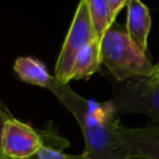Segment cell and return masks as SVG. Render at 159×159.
<instances>
[{
  "label": "cell",
  "mask_w": 159,
  "mask_h": 159,
  "mask_svg": "<svg viewBox=\"0 0 159 159\" xmlns=\"http://www.w3.org/2000/svg\"><path fill=\"white\" fill-rule=\"evenodd\" d=\"M101 63L108 70L113 81L123 82L130 78L150 76L155 65H153L128 36L124 27L116 21L106 31L99 41Z\"/></svg>",
  "instance_id": "2"
},
{
  "label": "cell",
  "mask_w": 159,
  "mask_h": 159,
  "mask_svg": "<svg viewBox=\"0 0 159 159\" xmlns=\"http://www.w3.org/2000/svg\"><path fill=\"white\" fill-rule=\"evenodd\" d=\"M87 5L96 37L98 41H101L106 31L114 22L116 17L108 0H87Z\"/></svg>",
  "instance_id": "10"
},
{
  "label": "cell",
  "mask_w": 159,
  "mask_h": 159,
  "mask_svg": "<svg viewBox=\"0 0 159 159\" xmlns=\"http://www.w3.org/2000/svg\"><path fill=\"white\" fill-rule=\"evenodd\" d=\"M43 144L42 132L14 117L6 120L0 139L1 159H31Z\"/></svg>",
  "instance_id": "5"
},
{
  "label": "cell",
  "mask_w": 159,
  "mask_h": 159,
  "mask_svg": "<svg viewBox=\"0 0 159 159\" xmlns=\"http://www.w3.org/2000/svg\"><path fill=\"white\" fill-rule=\"evenodd\" d=\"M101 65V45L99 41L96 39L78 52L73 67L71 70L68 82L73 80L91 77L99 70Z\"/></svg>",
  "instance_id": "8"
},
{
  "label": "cell",
  "mask_w": 159,
  "mask_h": 159,
  "mask_svg": "<svg viewBox=\"0 0 159 159\" xmlns=\"http://www.w3.org/2000/svg\"><path fill=\"white\" fill-rule=\"evenodd\" d=\"M111 103L118 114L140 113L159 125V67L150 76L130 78L123 82L111 80Z\"/></svg>",
  "instance_id": "3"
},
{
  "label": "cell",
  "mask_w": 159,
  "mask_h": 159,
  "mask_svg": "<svg viewBox=\"0 0 159 159\" xmlns=\"http://www.w3.org/2000/svg\"><path fill=\"white\" fill-rule=\"evenodd\" d=\"M77 120L83 139L86 159H127L130 152L119 135L118 113L111 101L96 103L77 94L68 83L52 77L47 87Z\"/></svg>",
  "instance_id": "1"
},
{
  "label": "cell",
  "mask_w": 159,
  "mask_h": 159,
  "mask_svg": "<svg viewBox=\"0 0 159 159\" xmlns=\"http://www.w3.org/2000/svg\"><path fill=\"white\" fill-rule=\"evenodd\" d=\"M43 144L37 153V159H86L83 154H67L63 148L67 147V140L57 134H50L42 132Z\"/></svg>",
  "instance_id": "11"
},
{
  "label": "cell",
  "mask_w": 159,
  "mask_h": 159,
  "mask_svg": "<svg viewBox=\"0 0 159 159\" xmlns=\"http://www.w3.org/2000/svg\"><path fill=\"white\" fill-rule=\"evenodd\" d=\"M109 1V5H111V9H112V12L114 15V17L118 15V12L124 7V5H127L128 0H108Z\"/></svg>",
  "instance_id": "13"
},
{
  "label": "cell",
  "mask_w": 159,
  "mask_h": 159,
  "mask_svg": "<svg viewBox=\"0 0 159 159\" xmlns=\"http://www.w3.org/2000/svg\"><path fill=\"white\" fill-rule=\"evenodd\" d=\"M157 67H159V62H158V63H157Z\"/></svg>",
  "instance_id": "15"
},
{
  "label": "cell",
  "mask_w": 159,
  "mask_h": 159,
  "mask_svg": "<svg viewBox=\"0 0 159 159\" xmlns=\"http://www.w3.org/2000/svg\"><path fill=\"white\" fill-rule=\"evenodd\" d=\"M96 39L97 37L91 22L87 0H80L60 55L57 57L53 77L62 83H68L71 70L78 52Z\"/></svg>",
  "instance_id": "4"
},
{
  "label": "cell",
  "mask_w": 159,
  "mask_h": 159,
  "mask_svg": "<svg viewBox=\"0 0 159 159\" xmlns=\"http://www.w3.org/2000/svg\"><path fill=\"white\" fill-rule=\"evenodd\" d=\"M127 159H149V158H147V157H144V155H138V154H130Z\"/></svg>",
  "instance_id": "14"
},
{
  "label": "cell",
  "mask_w": 159,
  "mask_h": 159,
  "mask_svg": "<svg viewBox=\"0 0 159 159\" xmlns=\"http://www.w3.org/2000/svg\"><path fill=\"white\" fill-rule=\"evenodd\" d=\"M118 132L130 154L159 159V125L149 123L140 128H129L120 124Z\"/></svg>",
  "instance_id": "6"
},
{
  "label": "cell",
  "mask_w": 159,
  "mask_h": 159,
  "mask_svg": "<svg viewBox=\"0 0 159 159\" xmlns=\"http://www.w3.org/2000/svg\"><path fill=\"white\" fill-rule=\"evenodd\" d=\"M12 116L11 113L7 111V108L0 102V139H1V133H2V128H4V124L6 123L7 119H10ZM0 159H1V155H0Z\"/></svg>",
  "instance_id": "12"
},
{
  "label": "cell",
  "mask_w": 159,
  "mask_h": 159,
  "mask_svg": "<svg viewBox=\"0 0 159 159\" xmlns=\"http://www.w3.org/2000/svg\"><path fill=\"white\" fill-rule=\"evenodd\" d=\"M14 71L22 82L43 88L50 86L53 77L48 73L46 66L41 61L30 56L17 57L14 63Z\"/></svg>",
  "instance_id": "9"
},
{
  "label": "cell",
  "mask_w": 159,
  "mask_h": 159,
  "mask_svg": "<svg viewBox=\"0 0 159 159\" xmlns=\"http://www.w3.org/2000/svg\"><path fill=\"white\" fill-rule=\"evenodd\" d=\"M152 27L149 9L140 0H128L125 31L130 40L142 50L148 48V35Z\"/></svg>",
  "instance_id": "7"
}]
</instances>
